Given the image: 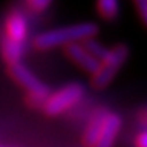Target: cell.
<instances>
[{
  "mask_svg": "<svg viewBox=\"0 0 147 147\" xmlns=\"http://www.w3.org/2000/svg\"><path fill=\"white\" fill-rule=\"evenodd\" d=\"M84 95V87L80 83L66 84L63 89H60L54 93H51L47 99V102L42 107V111L47 116H59L65 113L68 108L75 105Z\"/></svg>",
  "mask_w": 147,
  "mask_h": 147,
  "instance_id": "obj_3",
  "label": "cell"
},
{
  "mask_svg": "<svg viewBox=\"0 0 147 147\" xmlns=\"http://www.w3.org/2000/svg\"><path fill=\"white\" fill-rule=\"evenodd\" d=\"M53 3V0H27V5L32 11L35 12H42Z\"/></svg>",
  "mask_w": 147,
  "mask_h": 147,
  "instance_id": "obj_12",
  "label": "cell"
},
{
  "mask_svg": "<svg viewBox=\"0 0 147 147\" xmlns=\"http://www.w3.org/2000/svg\"><path fill=\"white\" fill-rule=\"evenodd\" d=\"M84 45L87 47V50L92 53L93 56H96L99 60H102L107 54H108V50H110V48H105L104 45H101L98 41H95L93 38L86 39V41H84Z\"/></svg>",
  "mask_w": 147,
  "mask_h": 147,
  "instance_id": "obj_11",
  "label": "cell"
},
{
  "mask_svg": "<svg viewBox=\"0 0 147 147\" xmlns=\"http://www.w3.org/2000/svg\"><path fill=\"white\" fill-rule=\"evenodd\" d=\"M99 33V26L95 23H77L60 29L47 30L33 38V47L39 51H47L54 47H65L72 42H84Z\"/></svg>",
  "mask_w": 147,
  "mask_h": 147,
  "instance_id": "obj_1",
  "label": "cell"
},
{
  "mask_svg": "<svg viewBox=\"0 0 147 147\" xmlns=\"http://www.w3.org/2000/svg\"><path fill=\"white\" fill-rule=\"evenodd\" d=\"M21 44L23 42L15 41V39L9 38L8 35L5 36L3 42H2V56H3L5 62L8 65L21 60V56H23V47H21Z\"/></svg>",
  "mask_w": 147,
  "mask_h": 147,
  "instance_id": "obj_9",
  "label": "cell"
},
{
  "mask_svg": "<svg viewBox=\"0 0 147 147\" xmlns=\"http://www.w3.org/2000/svg\"><path fill=\"white\" fill-rule=\"evenodd\" d=\"M137 9L140 12V17H141L143 23L147 26V0H135Z\"/></svg>",
  "mask_w": 147,
  "mask_h": 147,
  "instance_id": "obj_13",
  "label": "cell"
},
{
  "mask_svg": "<svg viewBox=\"0 0 147 147\" xmlns=\"http://www.w3.org/2000/svg\"><path fill=\"white\" fill-rule=\"evenodd\" d=\"M96 9L99 12V17L107 20V21H113L119 15V0H96Z\"/></svg>",
  "mask_w": 147,
  "mask_h": 147,
  "instance_id": "obj_10",
  "label": "cell"
},
{
  "mask_svg": "<svg viewBox=\"0 0 147 147\" xmlns=\"http://www.w3.org/2000/svg\"><path fill=\"white\" fill-rule=\"evenodd\" d=\"M128 57H129L128 45L117 44L113 48H110L108 54L101 60L98 71L92 75V81H90L92 87H95L98 90L105 89L114 80V77L117 75V72L123 66V63L128 60Z\"/></svg>",
  "mask_w": 147,
  "mask_h": 147,
  "instance_id": "obj_2",
  "label": "cell"
},
{
  "mask_svg": "<svg viewBox=\"0 0 147 147\" xmlns=\"http://www.w3.org/2000/svg\"><path fill=\"white\" fill-rule=\"evenodd\" d=\"M122 126V119L119 114L114 113H108L105 117V122L102 126V132H101V138H99V147H110L117 137V134Z\"/></svg>",
  "mask_w": 147,
  "mask_h": 147,
  "instance_id": "obj_8",
  "label": "cell"
},
{
  "mask_svg": "<svg viewBox=\"0 0 147 147\" xmlns=\"http://www.w3.org/2000/svg\"><path fill=\"white\" fill-rule=\"evenodd\" d=\"M5 27H6V35L9 38L20 42H24L29 29H27V21H26V18L23 17L21 12H17V11L11 12L8 18H6Z\"/></svg>",
  "mask_w": 147,
  "mask_h": 147,
  "instance_id": "obj_6",
  "label": "cell"
},
{
  "mask_svg": "<svg viewBox=\"0 0 147 147\" xmlns=\"http://www.w3.org/2000/svg\"><path fill=\"white\" fill-rule=\"evenodd\" d=\"M107 114H108V113L105 110H98L95 114L92 116L87 128L84 131V135H83V143L86 146H98Z\"/></svg>",
  "mask_w": 147,
  "mask_h": 147,
  "instance_id": "obj_7",
  "label": "cell"
},
{
  "mask_svg": "<svg viewBox=\"0 0 147 147\" xmlns=\"http://www.w3.org/2000/svg\"><path fill=\"white\" fill-rule=\"evenodd\" d=\"M137 144L141 146V147H147V131L141 132V134L137 137Z\"/></svg>",
  "mask_w": 147,
  "mask_h": 147,
  "instance_id": "obj_14",
  "label": "cell"
},
{
  "mask_svg": "<svg viewBox=\"0 0 147 147\" xmlns=\"http://www.w3.org/2000/svg\"><path fill=\"white\" fill-rule=\"evenodd\" d=\"M65 54L74 63H77L81 69L89 72L90 75H93L98 71L99 65H101V60L96 56H93L84 44H80V42H72V44L65 45Z\"/></svg>",
  "mask_w": 147,
  "mask_h": 147,
  "instance_id": "obj_4",
  "label": "cell"
},
{
  "mask_svg": "<svg viewBox=\"0 0 147 147\" xmlns=\"http://www.w3.org/2000/svg\"><path fill=\"white\" fill-rule=\"evenodd\" d=\"M8 74L15 83L23 86L27 92H48V87L39 78L33 75V72H30V69L21 62L8 65Z\"/></svg>",
  "mask_w": 147,
  "mask_h": 147,
  "instance_id": "obj_5",
  "label": "cell"
}]
</instances>
